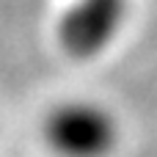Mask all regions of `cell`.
<instances>
[{"mask_svg": "<svg viewBox=\"0 0 157 157\" xmlns=\"http://www.w3.org/2000/svg\"><path fill=\"white\" fill-rule=\"evenodd\" d=\"M44 138L58 157H108L119 144V121L105 105L75 99L47 116Z\"/></svg>", "mask_w": 157, "mask_h": 157, "instance_id": "obj_1", "label": "cell"}, {"mask_svg": "<svg viewBox=\"0 0 157 157\" xmlns=\"http://www.w3.org/2000/svg\"><path fill=\"white\" fill-rule=\"evenodd\" d=\"M124 0H80L63 19V44L75 52H94L119 30Z\"/></svg>", "mask_w": 157, "mask_h": 157, "instance_id": "obj_2", "label": "cell"}]
</instances>
